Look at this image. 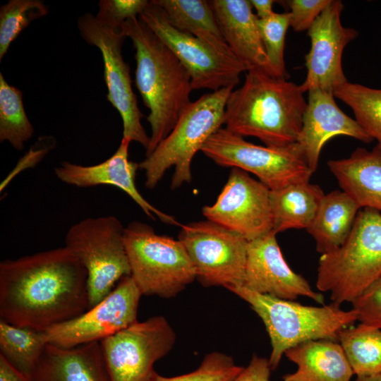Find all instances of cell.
<instances>
[{"mask_svg":"<svg viewBox=\"0 0 381 381\" xmlns=\"http://www.w3.org/2000/svg\"><path fill=\"white\" fill-rule=\"evenodd\" d=\"M139 18L186 68L193 90L234 88L241 74L248 71L223 38L206 32L193 35L176 29L152 1Z\"/></svg>","mask_w":381,"mask_h":381,"instance_id":"7","label":"cell"},{"mask_svg":"<svg viewBox=\"0 0 381 381\" xmlns=\"http://www.w3.org/2000/svg\"><path fill=\"white\" fill-rule=\"evenodd\" d=\"M352 306L361 323L381 329V277L369 286Z\"/></svg>","mask_w":381,"mask_h":381,"instance_id":"35","label":"cell"},{"mask_svg":"<svg viewBox=\"0 0 381 381\" xmlns=\"http://www.w3.org/2000/svg\"><path fill=\"white\" fill-rule=\"evenodd\" d=\"M284 355L297 365L286 381H350L354 375L338 341L309 340L287 349Z\"/></svg>","mask_w":381,"mask_h":381,"instance_id":"23","label":"cell"},{"mask_svg":"<svg viewBox=\"0 0 381 381\" xmlns=\"http://www.w3.org/2000/svg\"><path fill=\"white\" fill-rule=\"evenodd\" d=\"M130 143L129 140L122 138L116 152L97 164L83 166L67 161L62 162L55 168V174L61 181L77 187L87 188L100 185L115 186L129 195L150 218L155 219L157 217L164 223L181 226L174 217L157 209L139 193L135 186L139 163L128 159Z\"/></svg>","mask_w":381,"mask_h":381,"instance_id":"19","label":"cell"},{"mask_svg":"<svg viewBox=\"0 0 381 381\" xmlns=\"http://www.w3.org/2000/svg\"><path fill=\"white\" fill-rule=\"evenodd\" d=\"M32 381H110L100 341L72 348L47 344Z\"/></svg>","mask_w":381,"mask_h":381,"instance_id":"21","label":"cell"},{"mask_svg":"<svg viewBox=\"0 0 381 381\" xmlns=\"http://www.w3.org/2000/svg\"><path fill=\"white\" fill-rule=\"evenodd\" d=\"M272 231L249 241L243 286L262 295L294 301L306 296L324 305V296L293 271L285 261Z\"/></svg>","mask_w":381,"mask_h":381,"instance_id":"17","label":"cell"},{"mask_svg":"<svg viewBox=\"0 0 381 381\" xmlns=\"http://www.w3.org/2000/svg\"><path fill=\"white\" fill-rule=\"evenodd\" d=\"M78 28L83 39L101 52L108 90L107 98L121 116L123 138L139 143L146 150L150 137L141 123L143 114L132 89L129 66L122 55V45L126 37L123 28L107 27L90 13L80 16Z\"/></svg>","mask_w":381,"mask_h":381,"instance_id":"13","label":"cell"},{"mask_svg":"<svg viewBox=\"0 0 381 381\" xmlns=\"http://www.w3.org/2000/svg\"><path fill=\"white\" fill-rule=\"evenodd\" d=\"M325 195L318 185L310 181L270 190L273 231L277 234L291 229L307 230Z\"/></svg>","mask_w":381,"mask_h":381,"instance_id":"25","label":"cell"},{"mask_svg":"<svg viewBox=\"0 0 381 381\" xmlns=\"http://www.w3.org/2000/svg\"><path fill=\"white\" fill-rule=\"evenodd\" d=\"M271 371L269 360L254 354L249 364L243 368L233 381H272Z\"/></svg>","mask_w":381,"mask_h":381,"instance_id":"37","label":"cell"},{"mask_svg":"<svg viewBox=\"0 0 381 381\" xmlns=\"http://www.w3.org/2000/svg\"><path fill=\"white\" fill-rule=\"evenodd\" d=\"M142 294L131 275L123 277L97 304L68 321L46 329L48 344L72 348L101 341L138 322Z\"/></svg>","mask_w":381,"mask_h":381,"instance_id":"14","label":"cell"},{"mask_svg":"<svg viewBox=\"0 0 381 381\" xmlns=\"http://www.w3.org/2000/svg\"><path fill=\"white\" fill-rule=\"evenodd\" d=\"M151 1L162 8L169 23L176 29L193 35L206 32L223 38L210 1Z\"/></svg>","mask_w":381,"mask_h":381,"instance_id":"29","label":"cell"},{"mask_svg":"<svg viewBox=\"0 0 381 381\" xmlns=\"http://www.w3.org/2000/svg\"><path fill=\"white\" fill-rule=\"evenodd\" d=\"M261 38L267 56L271 74L286 78L284 50L287 30L290 27L289 13H273L270 16L258 19Z\"/></svg>","mask_w":381,"mask_h":381,"instance_id":"32","label":"cell"},{"mask_svg":"<svg viewBox=\"0 0 381 381\" xmlns=\"http://www.w3.org/2000/svg\"><path fill=\"white\" fill-rule=\"evenodd\" d=\"M179 240L203 285L243 286L248 243L243 237L207 220L181 225Z\"/></svg>","mask_w":381,"mask_h":381,"instance_id":"11","label":"cell"},{"mask_svg":"<svg viewBox=\"0 0 381 381\" xmlns=\"http://www.w3.org/2000/svg\"><path fill=\"white\" fill-rule=\"evenodd\" d=\"M270 190L248 172L231 168L216 202L205 206L202 214L251 241L273 231Z\"/></svg>","mask_w":381,"mask_h":381,"instance_id":"15","label":"cell"},{"mask_svg":"<svg viewBox=\"0 0 381 381\" xmlns=\"http://www.w3.org/2000/svg\"><path fill=\"white\" fill-rule=\"evenodd\" d=\"M359 206L344 191L333 190L322 198L308 232L321 255L339 248L347 238L359 212Z\"/></svg>","mask_w":381,"mask_h":381,"instance_id":"24","label":"cell"},{"mask_svg":"<svg viewBox=\"0 0 381 381\" xmlns=\"http://www.w3.org/2000/svg\"><path fill=\"white\" fill-rule=\"evenodd\" d=\"M149 2L147 0H101L95 17L107 27L121 29L127 20L140 16Z\"/></svg>","mask_w":381,"mask_h":381,"instance_id":"34","label":"cell"},{"mask_svg":"<svg viewBox=\"0 0 381 381\" xmlns=\"http://www.w3.org/2000/svg\"><path fill=\"white\" fill-rule=\"evenodd\" d=\"M49 13L40 0H10L0 8V61L11 44L31 22Z\"/></svg>","mask_w":381,"mask_h":381,"instance_id":"31","label":"cell"},{"mask_svg":"<svg viewBox=\"0 0 381 381\" xmlns=\"http://www.w3.org/2000/svg\"><path fill=\"white\" fill-rule=\"evenodd\" d=\"M337 341L356 376L381 372V329L360 323L349 326Z\"/></svg>","mask_w":381,"mask_h":381,"instance_id":"27","label":"cell"},{"mask_svg":"<svg viewBox=\"0 0 381 381\" xmlns=\"http://www.w3.org/2000/svg\"><path fill=\"white\" fill-rule=\"evenodd\" d=\"M175 332L162 315L128 327L100 341L110 381H152L158 360L172 349Z\"/></svg>","mask_w":381,"mask_h":381,"instance_id":"12","label":"cell"},{"mask_svg":"<svg viewBox=\"0 0 381 381\" xmlns=\"http://www.w3.org/2000/svg\"><path fill=\"white\" fill-rule=\"evenodd\" d=\"M200 151L219 166L252 173L270 190L310 181L313 174L296 143L281 148L258 145L222 127Z\"/></svg>","mask_w":381,"mask_h":381,"instance_id":"10","label":"cell"},{"mask_svg":"<svg viewBox=\"0 0 381 381\" xmlns=\"http://www.w3.org/2000/svg\"><path fill=\"white\" fill-rule=\"evenodd\" d=\"M124 229L117 217L109 215L83 219L66 234L65 246L87 272L90 308L107 296L123 277L131 275Z\"/></svg>","mask_w":381,"mask_h":381,"instance_id":"9","label":"cell"},{"mask_svg":"<svg viewBox=\"0 0 381 381\" xmlns=\"http://www.w3.org/2000/svg\"><path fill=\"white\" fill-rule=\"evenodd\" d=\"M22 97V92L9 85L0 73V141H8L18 151L34 134Z\"/></svg>","mask_w":381,"mask_h":381,"instance_id":"28","label":"cell"},{"mask_svg":"<svg viewBox=\"0 0 381 381\" xmlns=\"http://www.w3.org/2000/svg\"><path fill=\"white\" fill-rule=\"evenodd\" d=\"M135 50V83L150 112L151 127L145 156L174 128L192 102L190 76L173 52L138 17L123 25Z\"/></svg>","mask_w":381,"mask_h":381,"instance_id":"3","label":"cell"},{"mask_svg":"<svg viewBox=\"0 0 381 381\" xmlns=\"http://www.w3.org/2000/svg\"><path fill=\"white\" fill-rule=\"evenodd\" d=\"M47 344L44 331L0 319V356L25 376L31 379Z\"/></svg>","mask_w":381,"mask_h":381,"instance_id":"26","label":"cell"},{"mask_svg":"<svg viewBox=\"0 0 381 381\" xmlns=\"http://www.w3.org/2000/svg\"><path fill=\"white\" fill-rule=\"evenodd\" d=\"M343 9L342 1L331 0L308 30L310 49L306 56V77L300 85L303 93L314 89L334 93L348 81L342 68V54L358 33L341 24Z\"/></svg>","mask_w":381,"mask_h":381,"instance_id":"16","label":"cell"},{"mask_svg":"<svg viewBox=\"0 0 381 381\" xmlns=\"http://www.w3.org/2000/svg\"><path fill=\"white\" fill-rule=\"evenodd\" d=\"M243 368L236 365L231 356L214 351L206 354L193 372L175 377H164L156 373L152 381H233Z\"/></svg>","mask_w":381,"mask_h":381,"instance_id":"33","label":"cell"},{"mask_svg":"<svg viewBox=\"0 0 381 381\" xmlns=\"http://www.w3.org/2000/svg\"><path fill=\"white\" fill-rule=\"evenodd\" d=\"M224 41L248 68L262 69L271 74L258 26L250 0L210 1Z\"/></svg>","mask_w":381,"mask_h":381,"instance_id":"20","label":"cell"},{"mask_svg":"<svg viewBox=\"0 0 381 381\" xmlns=\"http://www.w3.org/2000/svg\"><path fill=\"white\" fill-rule=\"evenodd\" d=\"M131 276L142 295L176 296L196 278L193 263L179 240L155 232L134 221L124 229Z\"/></svg>","mask_w":381,"mask_h":381,"instance_id":"8","label":"cell"},{"mask_svg":"<svg viewBox=\"0 0 381 381\" xmlns=\"http://www.w3.org/2000/svg\"><path fill=\"white\" fill-rule=\"evenodd\" d=\"M327 166L360 208L381 211V145L371 150L358 147L347 158L329 160Z\"/></svg>","mask_w":381,"mask_h":381,"instance_id":"22","label":"cell"},{"mask_svg":"<svg viewBox=\"0 0 381 381\" xmlns=\"http://www.w3.org/2000/svg\"><path fill=\"white\" fill-rule=\"evenodd\" d=\"M250 2L258 19L265 18L274 13L272 7L276 2L274 0H250Z\"/></svg>","mask_w":381,"mask_h":381,"instance_id":"39","label":"cell"},{"mask_svg":"<svg viewBox=\"0 0 381 381\" xmlns=\"http://www.w3.org/2000/svg\"><path fill=\"white\" fill-rule=\"evenodd\" d=\"M233 89L205 94L189 104L169 134L139 163V169L145 171L147 188H154L172 167L175 170L171 189L190 182L193 158L224 125L226 102Z\"/></svg>","mask_w":381,"mask_h":381,"instance_id":"6","label":"cell"},{"mask_svg":"<svg viewBox=\"0 0 381 381\" xmlns=\"http://www.w3.org/2000/svg\"><path fill=\"white\" fill-rule=\"evenodd\" d=\"M331 0H288L282 4L289 8L290 26L296 32L308 30Z\"/></svg>","mask_w":381,"mask_h":381,"instance_id":"36","label":"cell"},{"mask_svg":"<svg viewBox=\"0 0 381 381\" xmlns=\"http://www.w3.org/2000/svg\"><path fill=\"white\" fill-rule=\"evenodd\" d=\"M356 381H381V372L372 375L356 376Z\"/></svg>","mask_w":381,"mask_h":381,"instance_id":"40","label":"cell"},{"mask_svg":"<svg viewBox=\"0 0 381 381\" xmlns=\"http://www.w3.org/2000/svg\"><path fill=\"white\" fill-rule=\"evenodd\" d=\"M308 100L296 141L313 174L324 145L336 135H346L364 143L373 138L361 125L337 106L334 93L319 89L308 92Z\"/></svg>","mask_w":381,"mask_h":381,"instance_id":"18","label":"cell"},{"mask_svg":"<svg viewBox=\"0 0 381 381\" xmlns=\"http://www.w3.org/2000/svg\"><path fill=\"white\" fill-rule=\"evenodd\" d=\"M307 101L300 85L253 68L230 93L224 125L239 136L258 138L266 146L286 147L297 141Z\"/></svg>","mask_w":381,"mask_h":381,"instance_id":"2","label":"cell"},{"mask_svg":"<svg viewBox=\"0 0 381 381\" xmlns=\"http://www.w3.org/2000/svg\"><path fill=\"white\" fill-rule=\"evenodd\" d=\"M334 95L351 108L356 121L381 145V89L347 81Z\"/></svg>","mask_w":381,"mask_h":381,"instance_id":"30","label":"cell"},{"mask_svg":"<svg viewBox=\"0 0 381 381\" xmlns=\"http://www.w3.org/2000/svg\"><path fill=\"white\" fill-rule=\"evenodd\" d=\"M90 308L87 272L66 246L0 262V318L45 331Z\"/></svg>","mask_w":381,"mask_h":381,"instance_id":"1","label":"cell"},{"mask_svg":"<svg viewBox=\"0 0 381 381\" xmlns=\"http://www.w3.org/2000/svg\"><path fill=\"white\" fill-rule=\"evenodd\" d=\"M228 289L249 303L264 323L272 346L268 359L272 370L278 367L287 349L309 340L337 341L343 329L358 321L356 310H344L333 302L309 306L260 294L243 286Z\"/></svg>","mask_w":381,"mask_h":381,"instance_id":"4","label":"cell"},{"mask_svg":"<svg viewBox=\"0 0 381 381\" xmlns=\"http://www.w3.org/2000/svg\"><path fill=\"white\" fill-rule=\"evenodd\" d=\"M0 381H32L15 369L0 356Z\"/></svg>","mask_w":381,"mask_h":381,"instance_id":"38","label":"cell"},{"mask_svg":"<svg viewBox=\"0 0 381 381\" xmlns=\"http://www.w3.org/2000/svg\"><path fill=\"white\" fill-rule=\"evenodd\" d=\"M381 277V213L363 208L337 249L321 255L316 286L330 293L333 303H353Z\"/></svg>","mask_w":381,"mask_h":381,"instance_id":"5","label":"cell"}]
</instances>
